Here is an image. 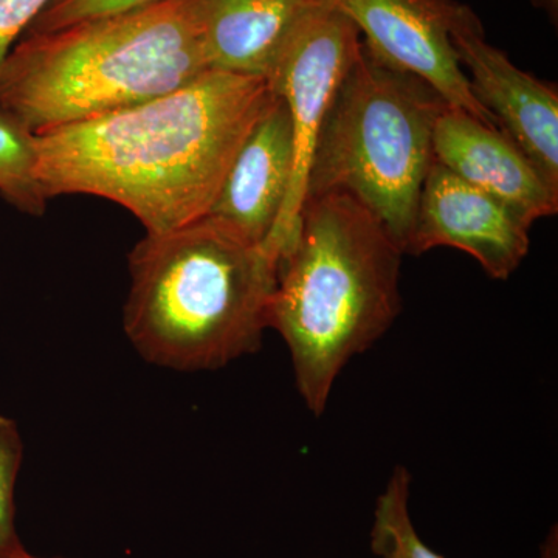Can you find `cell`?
<instances>
[{
  "label": "cell",
  "instance_id": "6da1fadb",
  "mask_svg": "<svg viewBox=\"0 0 558 558\" xmlns=\"http://www.w3.org/2000/svg\"><path fill=\"white\" fill-rule=\"evenodd\" d=\"M275 90L208 70L185 86L36 135V180L49 202L87 194L126 208L146 234L204 218Z\"/></svg>",
  "mask_w": 558,
  "mask_h": 558
},
{
  "label": "cell",
  "instance_id": "7a4b0ae2",
  "mask_svg": "<svg viewBox=\"0 0 558 558\" xmlns=\"http://www.w3.org/2000/svg\"><path fill=\"white\" fill-rule=\"evenodd\" d=\"M402 256L384 223L354 197H307L279 256L269 329L288 344L296 388L315 416L349 360L398 318Z\"/></svg>",
  "mask_w": 558,
  "mask_h": 558
},
{
  "label": "cell",
  "instance_id": "3957f363",
  "mask_svg": "<svg viewBox=\"0 0 558 558\" xmlns=\"http://www.w3.org/2000/svg\"><path fill=\"white\" fill-rule=\"evenodd\" d=\"M277 270L266 245L213 216L146 234L130 255L128 339L161 368H223L260 347Z\"/></svg>",
  "mask_w": 558,
  "mask_h": 558
},
{
  "label": "cell",
  "instance_id": "277c9868",
  "mask_svg": "<svg viewBox=\"0 0 558 558\" xmlns=\"http://www.w3.org/2000/svg\"><path fill=\"white\" fill-rule=\"evenodd\" d=\"M208 70L194 0H159L22 36L0 68V110L38 135L154 100Z\"/></svg>",
  "mask_w": 558,
  "mask_h": 558
},
{
  "label": "cell",
  "instance_id": "5b68a950",
  "mask_svg": "<svg viewBox=\"0 0 558 558\" xmlns=\"http://www.w3.org/2000/svg\"><path fill=\"white\" fill-rule=\"evenodd\" d=\"M447 108L427 83L377 60L362 43L319 131L307 197L349 194L405 255L435 163L433 131Z\"/></svg>",
  "mask_w": 558,
  "mask_h": 558
},
{
  "label": "cell",
  "instance_id": "8992f818",
  "mask_svg": "<svg viewBox=\"0 0 558 558\" xmlns=\"http://www.w3.org/2000/svg\"><path fill=\"white\" fill-rule=\"evenodd\" d=\"M362 39L351 21L323 2L289 39L270 80L292 121L295 170L288 199L266 248L279 260L293 234L307 197L312 157L336 92L347 75Z\"/></svg>",
  "mask_w": 558,
  "mask_h": 558
},
{
  "label": "cell",
  "instance_id": "52a82bcc",
  "mask_svg": "<svg viewBox=\"0 0 558 558\" xmlns=\"http://www.w3.org/2000/svg\"><path fill=\"white\" fill-rule=\"evenodd\" d=\"M365 36L371 54L433 87L453 109L492 128L497 121L470 90L451 33L473 13L458 0H326ZM499 130V128H498Z\"/></svg>",
  "mask_w": 558,
  "mask_h": 558
},
{
  "label": "cell",
  "instance_id": "ba28073f",
  "mask_svg": "<svg viewBox=\"0 0 558 558\" xmlns=\"http://www.w3.org/2000/svg\"><path fill=\"white\" fill-rule=\"evenodd\" d=\"M451 44L462 70L469 72L473 97L558 193L556 87L517 68L505 51L490 46L475 13L457 25Z\"/></svg>",
  "mask_w": 558,
  "mask_h": 558
},
{
  "label": "cell",
  "instance_id": "9c48e42d",
  "mask_svg": "<svg viewBox=\"0 0 558 558\" xmlns=\"http://www.w3.org/2000/svg\"><path fill=\"white\" fill-rule=\"evenodd\" d=\"M529 230L505 204L435 161L422 189L405 253L461 250L478 260L488 277L505 281L527 256Z\"/></svg>",
  "mask_w": 558,
  "mask_h": 558
},
{
  "label": "cell",
  "instance_id": "30bf717a",
  "mask_svg": "<svg viewBox=\"0 0 558 558\" xmlns=\"http://www.w3.org/2000/svg\"><path fill=\"white\" fill-rule=\"evenodd\" d=\"M433 154L436 163L490 194L529 227L557 213L558 193L523 150L505 132L464 110H442L433 131Z\"/></svg>",
  "mask_w": 558,
  "mask_h": 558
},
{
  "label": "cell",
  "instance_id": "8fae6325",
  "mask_svg": "<svg viewBox=\"0 0 558 558\" xmlns=\"http://www.w3.org/2000/svg\"><path fill=\"white\" fill-rule=\"evenodd\" d=\"M293 170L292 121L284 100L274 94L238 150L208 216L266 245L288 199Z\"/></svg>",
  "mask_w": 558,
  "mask_h": 558
},
{
  "label": "cell",
  "instance_id": "7c38bea8",
  "mask_svg": "<svg viewBox=\"0 0 558 558\" xmlns=\"http://www.w3.org/2000/svg\"><path fill=\"white\" fill-rule=\"evenodd\" d=\"M325 0H194L209 68L270 83L301 22Z\"/></svg>",
  "mask_w": 558,
  "mask_h": 558
},
{
  "label": "cell",
  "instance_id": "4fadbf2b",
  "mask_svg": "<svg viewBox=\"0 0 558 558\" xmlns=\"http://www.w3.org/2000/svg\"><path fill=\"white\" fill-rule=\"evenodd\" d=\"M411 476L396 468L384 494L377 498L371 529V549L380 558H444L422 542L410 517ZM557 527L543 545L542 558H558Z\"/></svg>",
  "mask_w": 558,
  "mask_h": 558
},
{
  "label": "cell",
  "instance_id": "5bb4252c",
  "mask_svg": "<svg viewBox=\"0 0 558 558\" xmlns=\"http://www.w3.org/2000/svg\"><path fill=\"white\" fill-rule=\"evenodd\" d=\"M36 135L0 110V197L28 215L47 207L36 180Z\"/></svg>",
  "mask_w": 558,
  "mask_h": 558
},
{
  "label": "cell",
  "instance_id": "9a60e30c",
  "mask_svg": "<svg viewBox=\"0 0 558 558\" xmlns=\"http://www.w3.org/2000/svg\"><path fill=\"white\" fill-rule=\"evenodd\" d=\"M24 442L13 418L0 414V558H9L24 548L16 529L17 476H20Z\"/></svg>",
  "mask_w": 558,
  "mask_h": 558
},
{
  "label": "cell",
  "instance_id": "2e32d148",
  "mask_svg": "<svg viewBox=\"0 0 558 558\" xmlns=\"http://www.w3.org/2000/svg\"><path fill=\"white\" fill-rule=\"evenodd\" d=\"M154 2L159 0H51L24 35L60 31L75 22L108 16Z\"/></svg>",
  "mask_w": 558,
  "mask_h": 558
},
{
  "label": "cell",
  "instance_id": "e0dca14e",
  "mask_svg": "<svg viewBox=\"0 0 558 558\" xmlns=\"http://www.w3.org/2000/svg\"><path fill=\"white\" fill-rule=\"evenodd\" d=\"M51 0H0V68Z\"/></svg>",
  "mask_w": 558,
  "mask_h": 558
},
{
  "label": "cell",
  "instance_id": "ac0fdd59",
  "mask_svg": "<svg viewBox=\"0 0 558 558\" xmlns=\"http://www.w3.org/2000/svg\"><path fill=\"white\" fill-rule=\"evenodd\" d=\"M532 2H534L535 7H538V9L545 10L550 20H554V22L557 21L558 0H532Z\"/></svg>",
  "mask_w": 558,
  "mask_h": 558
},
{
  "label": "cell",
  "instance_id": "d6986e66",
  "mask_svg": "<svg viewBox=\"0 0 558 558\" xmlns=\"http://www.w3.org/2000/svg\"><path fill=\"white\" fill-rule=\"evenodd\" d=\"M9 558H46V557L33 556V554L28 553L27 549L21 548L20 550H16V553H14L13 556H10ZM53 558H61V557H53Z\"/></svg>",
  "mask_w": 558,
  "mask_h": 558
}]
</instances>
